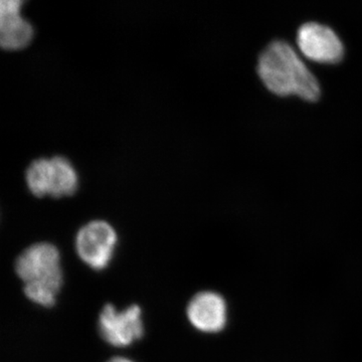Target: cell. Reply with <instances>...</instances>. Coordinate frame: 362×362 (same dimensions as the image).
Here are the masks:
<instances>
[{
  "mask_svg": "<svg viewBox=\"0 0 362 362\" xmlns=\"http://www.w3.org/2000/svg\"><path fill=\"white\" fill-rule=\"evenodd\" d=\"M141 314L138 305H132L123 311L117 310L114 305H105L98 322L100 334L113 346H129L144 333Z\"/></svg>",
  "mask_w": 362,
  "mask_h": 362,
  "instance_id": "277c9868",
  "label": "cell"
},
{
  "mask_svg": "<svg viewBox=\"0 0 362 362\" xmlns=\"http://www.w3.org/2000/svg\"><path fill=\"white\" fill-rule=\"evenodd\" d=\"M187 318L197 330L218 333L226 324V303L223 296L216 292L197 293L188 303Z\"/></svg>",
  "mask_w": 362,
  "mask_h": 362,
  "instance_id": "8992f818",
  "label": "cell"
},
{
  "mask_svg": "<svg viewBox=\"0 0 362 362\" xmlns=\"http://www.w3.org/2000/svg\"><path fill=\"white\" fill-rule=\"evenodd\" d=\"M21 0H2L0 2V40L4 49H23L33 39V26L21 18Z\"/></svg>",
  "mask_w": 362,
  "mask_h": 362,
  "instance_id": "52a82bcc",
  "label": "cell"
},
{
  "mask_svg": "<svg viewBox=\"0 0 362 362\" xmlns=\"http://www.w3.org/2000/svg\"><path fill=\"white\" fill-rule=\"evenodd\" d=\"M51 190L49 194L54 197L71 195L78 187V175L68 159L54 157L51 159Z\"/></svg>",
  "mask_w": 362,
  "mask_h": 362,
  "instance_id": "ba28073f",
  "label": "cell"
},
{
  "mask_svg": "<svg viewBox=\"0 0 362 362\" xmlns=\"http://www.w3.org/2000/svg\"><path fill=\"white\" fill-rule=\"evenodd\" d=\"M51 159H39L33 161L26 171L28 188L37 197L49 194L51 190Z\"/></svg>",
  "mask_w": 362,
  "mask_h": 362,
  "instance_id": "9c48e42d",
  "label": "cell"
},
{
  "mask_svg": "<svg viewBox=\"0 0 362 362\" xmlns=\"http://www.w3.org/2000/svg\"><path fill=\"white\" fill-rule=\"evenodd\" d=\"M18 277L25 283V296L40 306L52 307L63 285L61 255L54 245L37 243L28 247L16 263Z\"/></svg>",
  "mask_w": 362,
  "mask_h": 362,
  "instance_id": "7a4b0ae2",
  "label": "cell"
},
{
  "mask_svg": "<svg viewBox=\"0 0 362 362\" xmlns=\"http://www.w3.org/2000/svg\"><path fill=\"white\" fill-rule=\"evenodd\" d=\"M258 71L266 87L279 96L296 95L307 101L320 96L316 78L287 42H272L259 57Z\"/></svg>",
  "mask_w": 362,
  "mask_h": 362,
  "instance_id": "6da1fadb",
  "label": "cell"
},
{
  "mask_svg": "<svg viewBox=\"0 0 362 362\" xmlns=\"http://www.w3.org/2000/svg\"><path fill=\"white\" fill-rule=\"evenodd\" d=\"M107 362H134L132 361H130V359L126 358V357H120L117 356L114 357V358L110 359V361Z\"/></svg>",
  "mask_w": 362,
  "mask_h": 362,
  "instance_id": "30bf717a",
  "label": "cell"
},
{
  "mask_svg": "<svg viewBox=\"0 0 362 362\" xmlns=\"http://www.w3.org/2000/svg\"><path fill=\"white\" fill-rule=\"evenodd\" d=\"M300 51L317 63L335 64L342 59L341 40L328 26L309 23L300 28L297 35Z\"/></svg>",
  "mask_w": 362,
  "mask_h": 362,
  "instance_id": "5b68a950",
  "label": "cell"
},
{
  "mask_svg": "<svg viewBox=\"0 0 362 362\" xmlns=\"http://www.w3.org/2000/svg\"><path fill=\"white\" fill-rule=\"evenodd\" d=\"M117 244L114 228L104 221H93L83 226L76 237V251L83 262L103 270L110 263Z\"/></svg>",
  "mask_w": 362,
  "mask_h": 362,
  "instance_id": "3957f363",
  "label": "cell"
}]
</instances>
